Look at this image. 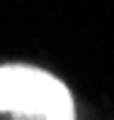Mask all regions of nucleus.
Masks as SVG:
<instances>
[{
  "instance_id": "1",
  "label": "nucleus",
  "mask_w": 114,
  "mask_h": 120,
  "mask_svg": "<svg viewBox=\"0 0 114 120\" xmlns=\"http://www.w3.org/2000/svg\"><path fill=\"white\" fill-rule=\"evenodd\" d=\"M0 114H9L12 120H74V99L49 71L31 65H3Z\"/></svg>"
}]
</instances>
